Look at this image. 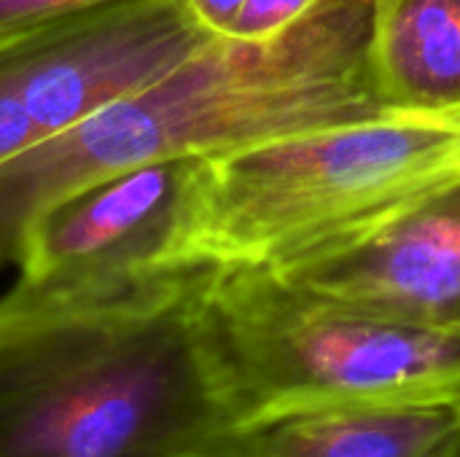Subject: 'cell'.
I'll return each instance as SVG.
<instances>
[{
	"label": "cell",
	"mask_w": 460,
	"mask_h": 457,
	"mask_svg": "<svg viewBox=\"0 0 460 457\" xmlns=\"http://www.w3.org/2000/svg\"><path fill=\"white\" fill-rule=\"evenodd\" d=\"M210 264L0 296V457H224L245 417Z\"/></svg>",
	"instance_id": "6da1fadb"
},
{
	"label": "cell",
	"mask_w": 460,
	"mask_h": 457,
	"mask_svg": "<svg viewBox=\"0 0 460 457\" xmlns=\"http://www.w3.org/2000/svg\"><path fill=\"white\" fill-rule=\"evenodd\" d=\"M369 43L372 0H318L272 40H208L164 75L3 164L0 267L13 264L22 232L43 207L108 175L388 116Z\"/></svg>",
	"instance_id": "7a4b0ae2"
},
{
	"label": "cell",
	"mask_w": 460,
	"mask_h": 457,
	"mask_svg": "<svg viewBox=\"0 0 460 457\" xmlns=\"http://www.w3.org/2000/svg\"><path fill=\"white\" fill-rule=\"evenodd\" d=\"M460 180V119L380 116L197 159L178 264L286 269Z\"/></svg>",
	"instance_id": "3957f363"
},
{
	"label": "cell",
	"mask_w": 460,
	"mask_h": 457,
	"mask_svg": "<svg viewBox=\"0 0 460 457\" xmlns=\"http://www.w3.org/2000/svg\"><path fill=\"white\" fill-rule=\"evenodd\" d=\"M208 304L245 428L323 407L460 401V329L372 312L248 267H213Z\"/></svg>",
	"instance_id": "277c9868"
},
{
	"label": "cell",
	"mask_w": 460,
	"mask_h": 457,
	"mask_svg": "<svg viewBox=\"0 0 460 457\" xmlns=\"http://www.w3.org/2000/svg\"><path fill=\"white\" fill-rule=\"evenodd\" d=\"M208 35L186 0H108L0 35V167L164 75Z\"/></svg>",
	"instance_id": "5b68a950"
},
{
	"label": "cell",
	"mask_w": 460,
	"mask_h": 457,
	"mask_svg": "<svg viewBox=\"0 0 460 457\" xmlns=\"http://www.w3.org/2000/svg\"><path fill=\"white\" fill-rule=\"evenodd\" d=\"M197 159L156 162L94 180L49 207L22 232L19 277L43 286H92L178 264Z\"/></svg>",
	"instance_id": "8992f818"
},
{
	"label": "cell",
	"mask_w": 460,
	"mask_h": 457,
	"mask_svg": "<svg viewBox=\"0 0 460 457\" xmlns=\"http://www.w3.org/2000/svg\"><path fill=\"white\" fill-rule=\"evenodd\" d=\"M278 277L391 318L460 329V180Z\"/></svg>",
	"instance_id": "52a82bcc"
},
{
	"label": "cell",
	"mask_w": 460,
	"mask_h": 457,
	"mask_svg": "<svg viewBox=\"0 0 460 457\" xmlns=\"http://www.w3.org/2000/svg\"><path fill=\"white\" fill-rule=\"evenodd\" d=\"M460 401L356 404L248 426L224 457H456Z\"/></svg>",
	"instance_id": "ba28073f"
},
{
	"label": "cell",
	"mask_w": 460,
	"mask_h": 457,
	"mask_svg": "<svg viewBox=\"0 0 460 457\" xmlns=\"http://www.w3.org/2000/svg\"><path fill=\"white\" fill-rule=\"evenodd\" d=\"M369 62L388 116L460 119V0H372Z\"/></svg>",
	"instance_id": "9c48e42d"
},
{
	"label": "cell",
	"mask_w": 460,
	"mask_h": 457,
	"mask_svg": "<svg viewBox=\"0 0 460 457\" xmlns=\"http://www.w3.org/2000/svg\"><path fill=\"white\" fill-rule=\"evenodd\" d=\"M315 3L318 0H245L229 38L251 43L272 40L305 19Z\"/></svg>",
	"instance_id": "30bf717a"
},
{
	"label": "cell",
	"mask_w": 460,
	"mask_h": 457,
	"mask_svg": "<svg viewBox=\"0 0 460 457\" xmlns=\"http://www.w3.org/2000/svg\"><path fill=\"white\" fill-rule=\"evenodd\" d=\"M108 0H0V35L59 16H70L94 8Z\"/></svg>",
	"instance_id": "8fae6325"
},
{
	"label": "cell",
	"mask_w": 460,
	"mask_h": 457,
	"mask_svg": "<svg viewBox=\"0 0 460 457\" xmlns=\"http://www.w3.org/2000/svg\"><path fill=\"white\" fill-rule=\"evenodd\" d=\"M194 22L213 38H229L245 0H186Z\"/></svg>",
	"instance_id": "7c38bea8"
},
{
	"label": "cell",
	"mask_w": 460,
	"mask_h": 457,
	"mask_svg": "<svg viewBox=\"0 0 460 457\" xmlns=\"http://www.w3.org/2000/svg\"><path fill=\"white\" fill-rule=\"evenodd\" d=\"M456 457H460V447H458V453H456Z\"/></svg>",
	"instance_id": "4fadbf2b"
}]
</instances>
